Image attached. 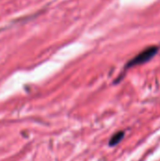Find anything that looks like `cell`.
<instances>
[{"label":"cell","mask_w":160,"mask_h":161,"mask_svg":"<svg viewBox=\"0 0 160 161\" xmlns=\"http://www.w3.org/2000/svg\"><path fill=\"white\" fill-rule=\"evenodd\" d=\"M158 49L159 48L157 46H150V47L144 49L143 51H141V53H139L135 58H133L132 59H130L128 61V63L126 64L125 68L126 69H129V68H132L134 66L141 65V64H143V63L149 61L151 58H153L157 55Z\"/></svg>","instance_id":"6da1fadb"},{"label":"cell","mask_w":160,"mask_h":161,"mask_svg":"<svg viewBox=\"0 0 160 161\" xmlns=\"http://www.w3.org/2000/svg\"><path fill=\"white\" fill-rule=\"evenodd\" d=\"M124 135H125L124 131H119V132L115 133V134L110 138V141H109L108 145L111 146V147L116 146L117 144H119V143L123 141V139L124 138Z\"/></svg>","instance_id":"7a4b0ae2"}]
</instances>
